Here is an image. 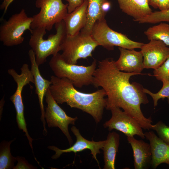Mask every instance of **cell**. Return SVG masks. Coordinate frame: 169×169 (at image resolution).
I'll return each instance as SVG.
<instances>
[{
    "label": "cell",
    "instance_id": "d4e9b609",
    "mask_svg": "<svg viewBox=\"0 0 169 169\" xmlns=\"http://www.w3.org/2000/svg\"><path fill=\"white\" fill-rule=\"evenodd\" d=\"M163 85L161 88L157 93H154L148 90L143 88V91L146 94H148L152 98L154 107L158 105V101L160 99L164 100L166 98L168 103L169 104V83H162Z\"/></svg>",
    "mask_w": 169,
    "mask_h": 169
},
{
    "label": "cell",
    "instance_id": "7c38bea8",
    "mask_svg": "<svg viewBox=\"0 0 169 169\" xmlns=\"http://www.w3.org/2000/svg\"><path fill=\"white\" fill-rule=\"evenodd\" d=\"M71 130L76 136L75 142L69 148L64 150L60 149L54 146H49L48 148L55 151V154L51 157V158L53 159H56L63 153L73 152L75 153L86 149H89L91 151L92 157L96 161L100 168L99 162L97 159L96 155L100 153V149H103L105 140L98 141H95L93 140L90 141L83 137L79 129L75 126L73 125Z\"/></svg>",
    "mask_w": 169,
    "mask_h": 169
},
{
    "label": "cell",
    "instance_id": "f546056e",
    "mask_svg": "<svg viewBox=\"0 0 169 169\" xmlns=\"http://www.w3.org/2000/svg\"><path fill=\"white\" fill-rule=\"evenodd\" d=\"M157 5L160 11L169 9V0H157Z\"/></svg>",
    "mask_w": 169,
    "mask_h": 169
},
{
    "label": "cell",
    "instance_id": "3957f363",
    "mask_svg": "<svg viewBox=\"0 0 169 169\" xmlns=\"http://www.w3.org/2000/svg\"><path fill=\"white\" fill-rule=\"evenodd\" d=\"M56 33L45 39V28L32 29L29 44L34 52L36 63L39 66L46 61L49 56L55 55L61 51V45L67 35L64 22L62 20L55 24Z\"/></svg>",
    "mask_w": 169,
    "mask_h": 169
},
{
    "label": "cell",
    "instance_id": "4316f807",
    "mask_svg": "<svg viewBox=\"0 0 169 169\" xmlns=\"http://www.w3.org/2000/svg\"><path fill=\"white\" fill-rule=\"evenodd\" d=\"M157 132L159 137L169 145V126L161 120L152 125L151 129Z\"/></svg>",
    "mask_w": 169,
    "mask_h": 169
},
{
    "label": "cell",
    "instance_id": "30bf717a",
    "mask_svg": "<svg viewBox=\"0 0 169 169\" xmlns=\"http://www.w3.org/2000/svg\"><path fill=\"white\" fill-rule=\"evenodd\" d=\"M110 110L112 116L104 124L105 128L110 131L113 129L120 131L127 137L137 135L142 139L145 138L142 128L133 118L119 107H114Z\"/></svg>",
    "mask_w": 169,
    "mask_h": 169
},
{
    "label": "cell",
    "instance_id": "6da1fadb",
    "mask_svg": "<svg viewBox=\"0 0 169 169\" xmlns=\"http://www.w3.org/2000/svg\"><path fill=\"white\" fill-rule=\"evenodd\" d=\"M115 61L108 58L99 61L93 74L92 84L100 87L107 96L106 109L121 108L133 118L142 129H151V118L146 117L141 108V104H147L148 100L143 88L136 83L131 84L129 79L136 73L122 72L116 67Z\"/></svg>",
    "mask_w": 169,
    "mask_h": 169
},
{
    "label": "cell",
    "instance_id": "d6986e66",
    "mask_svg": "<svg viewBox=\"0 0 169 169\" xmlns=\"http://www.w3.org/2000/svg\"><path fill=\"white\" fill-rule=\"evenodd\" d=\"M121 11L133 17V20L142 18L150 14L152 10L148 0H117Z\"/></svg>",
    "mask_w": 169,
    "mask_h": 169
},
{
    "label": "cell",
    "instance_id": "d6a6232c",
    "mask_svg": "<svg viewBox=\"0 0 169 169\" xmlns=\"http://www.w3.org/2000/svg\"></svg>",
    "mask_w": 169,
    "mask_h": 169
},
{
    "label": "cell",
    "instance_id": "cb8c5ba5",
    "mask_svg": "<svg viewBox=\"0 0 169 169\" xmlns=\"http://www.w3.org/2000/svg\"><path fill=\"white\" fill-rule=\"evenodd\" d=\"M134 21L140 23H156L162 22H169V9L152 12L145 17Z\"/></svg>",
    "mask_w": 169,
    "mask_h": 169
},
{
    "label": "cell",
    "instance_id": "2e32d148",
    "mask_svg": "<svg viewBox=\"0 0 169 169\" xmlns=\"http://www.w3.org/2000/svg\"><path fill=\"white\" fill-rule=\"evenodd\" d=\"M145 137L150 142L151 153V165L156 169L161 163L169 166V145L158 137L153 131L144 133Z\"/></svg>",
    "mask_w": 169,
    "mask_h": 169
},
{
    "label": "cell",
    "instance_id": "4fadbf2b",
    "mask_svg": "<svg viewBox=\"0 0 169 169\" xmlns=\"http://www.w3.org/2000/svg\"><path fill=\"white\" fill-rule=\"evenodd\" d=\"M144 69H156L169 57V47L162 41L151 40L141 46Z\"/></svg>",
    "mask_w": 169,
    "mask_h": 169
},
{
    "label": "cell",
    "instance_id": "9c48e42d",
    "mask_svg": "<svg viewBox=\"0 0 169 169\" xmlns=\"http://www.w3.org/2000/svg\"><path fill=\"white\" fill-rule=\"evenodd\" d=\"M45 96L47 106L44 117L48 127H59L65 136L71 146L73 141L69 131L68 126L69 124L74 125L77 117L73 118L68 116L53 98L49 89Z\"/></svg>",
    "mask_w": 169,
    "mask_h": 169
},
{
    "label": "cell",
    "instance_id": "4dcf8cb0",
    "mask_svg": "<svg viewBox=\"0 0 169 169\" xmlns=\"http://www.w3.org/2000/svg\"><path fill=\"white\" fill-rule=\"evenodd\" d=\"M14 0H4L0 5V9L4 10L3 15L7 12L10 5Z\"/></svg>",
    "mask_w": 169,
    "mask_h": 169
},
{
    "label": "cell",
    "instance_id": "603a6c76",
    "mask_svg": "<svg viewBox=\"0 0 169 169\" xmlns=\"http://www.w3.org/2000/svg\"><path fill=\"white\" fill-rule=\"evenodd\" d=\"M15 139L9 141H3L0 146V169H13L16 157L13 156L10 152V145Z\"/></svg>",
    "mask_w": 169,
    "mask_h": 169
},
{
    "label": "cell",
    "instance_id": "44dd1931",
    "mask_svg": "<svg viewBox=\"0 0 169 169\" xmlns=\"http://www.w3.org/2000/svg\"><path fill=\"white\" fill-rule=\"evenodd\" d=\"M87 22L85 27L80 31L90 34L95 23L97 21L105 18L106 14L103 6L108 0H88Z\"/></svg>",
    "mask_w": 169,
    "mask_h": 169
},
{
    "label": "cell",
    "instance_id": "e0dca14e",
    "mask_svg": "<svg viewBox=\"0 0 169 169\" xmlns=\"http://www.w3.org/2000/svg\"><path fill=\"white\" fill-rule=\"evenodd\" d=\"M88 0L70 13H68L63 19L65 26L67 35L73 36L85 26L87 18Z\"/></svg>",
    "mask_w": 169,
    "mask_h": 169
},
{
    "label": "cell",
    "instance_id": "52a82bcc",
    "mask_svg": "<svg viewBox=\"0 0 169 169\" xmlns=\"http://www.w3.org/2000/svg\"><path fill=\"white\" fill-rule=\"evenodd\" d=\"M35 5L40 11L33 16L31 29L44 27L50 31L68 13V4H64L62 0H36Z\"/></svg>",
    "mask_w": 169,
    "mask_h": 169
},
{
    "label": "cell",
    "instance_id": "83f0119b",
    "mask_svg": "<svg viewBox=\"0 0 169 169\" xmlns=\"http://www.w3.org/2000/svg\"><path fill=\"white\" fill-rule=\"evenodd\" d=\"M18 163L15 166L14 169H37V167L29 164L24 157L17 156V157Z\"/></svg>",
    "mask_w": 169,
    "mask_h": 169
},
{
    "label": "cell",
    "instance_id": "484cf974",
    "mask_svg": "<svg viewBox=\"0 0 169 169\" xmlns=\"http://www.w3.org/2000/svg\"><path fill=\"white\" fill-rule=\"evenodd\" d=\"M153 76L162 83H169V57L159 67L154 69Z\"/></svg>",
    "mask_w": 169,
    "mask_h": 169
},
{
    "label": "cell",
    "instance_id": "7402d4cb",
    "mask_svg": "<svg viewBox=\"0 0 169 169\" xmlns=\"http://www.w3.org/2000/svg\"><path fill=\"white\" fill-rule=\"evenodd\" d=\"M148 39L159 40L169 46V24L161 23L149 27L144 32Z\"/></svg>",
    "mask_w": 169,
    "mask_h": 169
},
{
    "label": "cell",
    "instance_id": "9a60e30c",
    "mask_svg": "<svg viewBox=\"0 0 169 169\" xmlns=\"http://www.w3.org/2000/svg\"><path fill=\"white\" fill-rule=\"evenodd\" d=\"M120 51L119 58L115 61L117 68L121 71L127 73L141 72L144 69L143 56L141 51L129 49L119 47Z\"/></svg>",
    "mask_w": 169,
    "mask_h": 169
},
{
    "label": "cell",
    "instance_id": "277c9868",
    "mask_svg": "<svg viewBox=\"0 0 169 169\" xmlns=\"http://www.w3.org/2000/svg\"><path fill=\"white\" fill-rule=\"evenodd\" d=\"M49 65L55 76L66 78L72 82L74 87L79 88L92 84L93 74L97 65L95 59L88 66L69 64L59 53L52 56Z\"/></svg>",
    "mask_w": 169,
    "mask_h": 169
},
{
    "label": "cell",
    "instance_id": "ac0fdd59",
    "mask_svg": "<svg viewBox=\"0 0 169 169\" xmlns=\"http://www.w3.org/2000/svg\"><path fill=\"white\" fill-rule=\"evenodd\" d=\"M131 146L135 169L146 168L151 164V153L150 144L142 140H138L134 136L127 137Z\"/></svg>",
    "mask_w": 169,
    "mask_h": 169
},
{
    "label": "cell",
    "instance_id": "7a4b0ae2",
    "mask_svg": "<svg viewBox=\"0 0 169 169\" xmlns=\"http://www.w3.org/2000/svg\"><path fill=\"white\" fill-rule=\"evenodd\" d=\"M51 84L49 90L58 104L66 103L71 108H76L90 115L96 124L101 120L104 109L107 105L106 93L103 89L86 93L76 89L72 82L65 78L50 77Z\"/></svg>",
    "mask_w": 169,
    "mask_h": 169
},
{
    "label": "cell",
    "instance_id": "5bb4252c",
    "mask_svg": "<svg viewBox=\"0 0 169 169\" xmlns=\"http://www.w3.org/2000/svg\"><path fill=\"white\" fill-rule=\"evenodd\" d=\"M28 55L31 63V70L33 74L35 87V92L37 94L41 112V120L43 123V134L46 136L47 131L46 127V121L44 117L45 111L44 109L43 100L46 93L51 84L50 81L45 79L42 76L39 66L37 64L35 54L31 49L28 52Z\"/></svg>",
    "mask_w": 169,
    "mask_h": 169
},
{
    "label": "cell",
    "instance_id": "ba28073f",
    "mask_svg": "<svg viewBox=\"0 0 169 169\" xmlns=\"http://www.w3.org/2000/svg\"><path fill=\"white\" fill-rule=\"evenodd\" d=\"M32 17L28 16L24 9L12 15L0 26V40L4 46L11 47L22 44L24 40L23 35L27 30L30 32Z\"/></svg>",
    "mask_w": 169,
    "mask_h": 169
},
{
    "label": "cell",
    "instance_id": "ffe728a7",
    "mask_svg": "<svg viewBox=\"0 0 169 169\" xmlns=\"http://www.w3.org/2000/svg\"><path fill=\"white\" fill-rule=\"evenodd\" d=\"M120 136L115 132H109L103 148L104 169H115L116 156L118 151Z\"/></svg>",
    "mask_w": 169,
    "mask_h": 169
},
{
    "label": "cell",
    "instance_id": "f1b7e54d",
    "mask_svg": "<svg viewBox=\"0 0 169 169\" xmlns=\"http://www.w3.org/2000/svg\"><path fill=\"white\" fill-rule=\"evenodd\" d=\"M68 2L67 10L68 13L73 11L76 8L81 6L84 0H64Z\"/></svg>",
    "mask_w": 169,
    "mask_h": 169
},
{
    "label": "cell",
    "instance_id": "1f68e13d",
    "mask_svg": "<svg viewBox=\"0 0 169 169\" xmlns=\"http://www.w3.org/2000/svg\"><path fill=\"white\" fill-rule=\"evenodd\" d=\"M149 5L155 8H158L157 0H148Z\"/></svg>",
    "mask_w": 169,
    "mask_h": 169
},
{
    "label": "cell",
    "instance_id": "8fae6325",
    "mask_svg": "<svg viewBox=\"0 0 169 169\" xmlns=\"http://www.w3.org/2000/svg\"><path fill=\"white\" fill-rule=\"evenodd\" d=\"M13 80L17 84V89L14 93L10 97V100L13 103L16 113V120L18 128L25 133L29 145L33 152L32 142L33 139L30 136L27 128L24 116V106L22 95L24 86L29 84L31 81L30 77L24 73L15 74L13 76Z\"/></svg>",
    "mask_w": 169,
    "mask_h": 169
},
{
    "label": "cell",
    "instance_id": "8992f818",
    "mask_svg": "<svg viewBox=\"0 0 169 169\" xmlns=\"http://www.w3.org/2000/svg\"><path fill=\"white\" fill-rule=\"evenodd\" d=\"M90 35L99 45L111 50L115 46L129 49H141L144 43L132 41L125 34L113 30L105 18L97 21L93 26Z\"/></svg>",
    "mask_w": 169,
    "mask_h": 169
},
{
    "label": "cell",
    "instance_id": "5b68a950",
    "mask_svg": "<svg viewBox=\"0 0 169 169\" xmlns=\"http://www.w3.org/2000/svg\"><path fill=\"white\" fill-rule=\"evenodd\" d=\"M98 46L90 34L80 31L73 36L67 35L61 45V54L66 63L76 64L79 59L91 57Z\"/></svg>",
    "mask_w": 169,
    "mask_h": 169
}]
</instances>
